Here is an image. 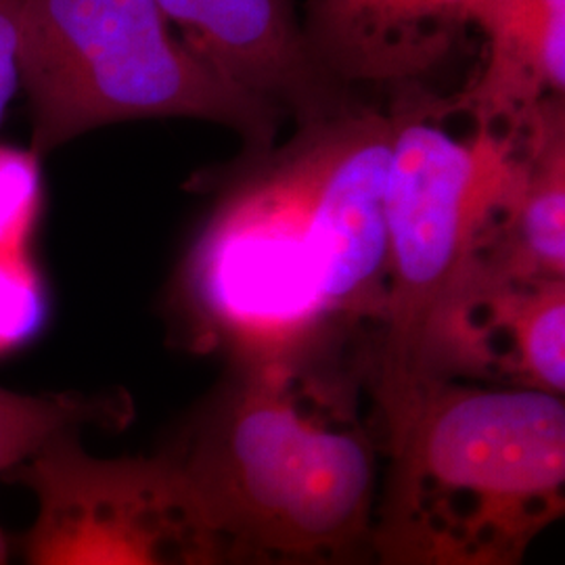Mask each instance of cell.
<instances>
[{"label": "cell", "mask_w": 565, "mask_h": 565, "mask_svg": "<svg viewBox=\"0 0 565 565\" xmlns=\"http://www.w3.org/2000/svg\"><path fill=\"white\" fill-rule=\"evenodd\" d=\"M51 308V287L36 252H0V361L41 338Z\"/></svg>", "instance_id": "cell-13"}, {"label": "cell", "mask_w": 565, "mask_h": 565, "mask_svg": "<svg viewBox=\"0 0 565 565\" xmlns=\"http://www.w3.org/2000/svg\"><path fill=\"white\" fill-rule=\"evenodd\" d=\"M524 170L482 249L467 266L513 281H565V97L522 128Z\"/></svg>", "instance_id": "cell-11"}, {"label": "cell", "mask_w": 565, "mask_h": 565, "mask_svg": "<svg viewBox=\"0 0 565 565\" xmlns=\"http://www.w3.org/2000/svg\"><path fill=\"white\" fill-rule=\"evenodd\" d=\"M480 0H302L303 41L345 90L427 84L473 30Z\"/></svg>", "instance_id": "cell-9"}, {"label": "cell", "mask_w": 565, "mask_h": 565, "mask_svg": "<svg viewBox=\"0 0 565 565\" xmlns=\"http://www.w3.org/2000/svg\"><path fill=\"white\" fill-rule=\"evenodd\" d=\"M216 565H375L371 551H348L333 555H289V553H273L252 546L224 545L221 562Z\"/></svg>", "instance_id": "cell-15"}, {"label": "cell", "mask_w": 565, "mask_h": 565, "mask_svg": "<svg viewBox=\"0 0 565 565\" xmlns=\"http://www.w3.org/2000/svg\"><path fill=\"white\" fill-rule=\"evenodd\" d=\"M384 446L375 565H522L564 518V396L431 380Z\"/></svg>", "instance_id": "cell-3"}, {"label": "cell", "mask_w": 565, "mask_h": 565, "mask_svg": "<svg viewBox=\"0 0 565 565\" xmlns=\"http://www.w3.org/2000/svg\"><path fill=\"white\" fill-rule=\"evenodd\" d=\"M431 380L564 396L565 281L465 270L427 329L424 384Z\"/></svg>", "instance_id": "cell-7"}, {"label": "cell", "mask_w": 565, "mask_h": 565, "mask_svg": "<svg viewBox=\"0 0 565 565\" xmlns=\"http://www.w3.org/2000/svg\"><path fill=\"white\" fill-rule=\"evenodd\" d=\"M18 70L41 158L109 124L163 118L263 149L287 120L195 57L156 0H18Z\"/></svg>", "instance_id": "cell-5"}, {"label": "cell", "mask_w": 565, "mask_h": 565, "mask_svg": "<svg viewBox=\"0 0 565 565\" xmlns=\"http://www.w3.org/2000/svg\"><path fill=\"white\" fill-rule=\"evenodd\" d=\"M294 126L191 184L212 202L163 302L191 354L224 366L373 359L387 302V114L354 102Z\"/></svg>", "instance_id": "cell-1"}, {"label": "cell", "mask_w": 565, "mask_h": 565, "mask_svg": "<svg viewBox=\"0 0 565 565\" xmlns=\"http://www.w3.org/2000/svg\"><path fill=\"white\" fill-rule=\"evenodd\" d=\"M0 565H13L11 562V543L4 536V532L0 530Z\"/></svg>", "instance_id": "cell-17"}, {"label": "cell", "mask_w": 565, "mask_h": 565, "mask_svg": "<svg viewBox=\"0 0 565 565\" xmlns=\"http://www.w3.org/2000/svg\"><path fill=\"white\" fill-rule=\"evenodd\" d=\"M184 46L294 124L359 102L329 81L303 41L298 0H156Z\"/></svg>", "instance_id": "cell-8"}, {"label": "cell", "mask_w": 565, "mask_h": 565, "mask_svg": "<svg viewBox=\"0 0 565 565\" xmlns=\"http://www.w3.org/2000/svg\"><path fill=\"white\" fill-rule=\"evenodd\" d=\"M130 403L118 392H41L0 387V476L11 478L55 438L86 429H118Z\"/></svg>", "instance_id": "cell-12"}, {"label": "cell", "mask_w": 565, "mask_h": 565, "mask_svg": "<svg viewBox=\"0 0 565 565\" xmlns=\"http://www.w3.org/2000/svg\"><path fill=\"white\" fill-rule=\"evenodd\" d=\"M158 455L226 543L369 548L385 446L364 359L224 366Z\"/></svg>", "instance_id": "cell-2"}, {"label": "cell", "mask_w": 565, "mask_h": 565, "mask_svg": "<svg viewBox=\"0 0 565 565\" xmlns=\"http://www.w3.org/2000/svg\"><path fill=\"white\" fill-rule=\"evenodd\" d=\"M18 90V0H0V121Z\"/></svg>", "instance_id": "cell-16"}, {"label": "cell", "mask_w": 565, "mask_h": 565, "mask_svg": "<svg viewBox=\"0 0 565 565\" xmlns=\"http://www.w3.org/2000/svg\"><path fill=\"white\" fill-rule=\"evenodd\" d=\"M11 482L36 511L21 536L23 565H216L221 532L158 452L99 457L82 431L63 434Z\"/></svg>", "instance_id": "cell-6"}, {"label": "cell", "mask_w": 565, "mask_h": 565, "mask_svg": "<svg viewBox=\"0 0 565 565\" xmlns=\"http://www.w3.org/2000/svg\"><path fill=\"white\" fill-rule=\"evenodd\" d=\"M44 212L42 158L0 142V252L34 249Z\"/></svg>", "instance_id": "cell-14"}, {"label": "cell", "mask_w": 565, "mask_h": 565, "mask_svg": "<svg viewBox=\"0 0 565 565\" xmlns=\"http://www.w3.org/2000/svg\"><path fill=\"white\" fill-rule=\"evenodd\" d=\"M390 93L387 302L371 359L382 431L424 384L429 323L482 249L524 170L522 132L473 126L471 135L455 137L445 95L427 84Z\"/></svg>", "instance_id": "cell-4"}, {"label": "cell", "mask_w": 565, "mask_h": 565, "mask_svg": "<svg viewBox=\"0 0 565 565\" xmlns=\"http://www.w3.org/2000/svg\"><path fill=\"white\" fill-rule=\"evenodd\" d=\"M473 30L484 36V60L446 97L450 118L522 132L541 103L565 97V0H480Z\"/></svg>", "instance_id": "cell-10"}]
</instances>
